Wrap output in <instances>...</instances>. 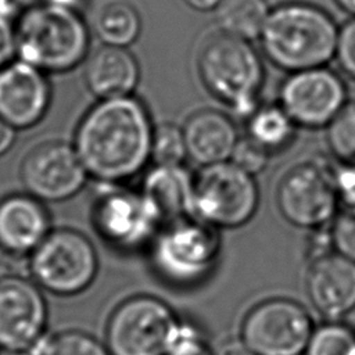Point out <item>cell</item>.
I'll list each match as a JSON object with an SVG mask.
<instances>
[{"label": "cell", "mask_w": 355, "mask_h": 355, "mask_svg": "<svg viewBox=\"0 0 355 355\" xmlns=\"http://www.w3.org/2000/svg\"><path fill=\"white\" fill-rule=\"evenodd\" d=\"M153 132L150 114L137 97L107 98L82 116L72 144L89 178L118 184L137 175L151 158Z\"/></svg>", "instance_id": "6da1fadb"}, {"label": "cell", "mask_w": 355, "mask_h": 355, "mask_svg": "<svg viewBox=\"0 0 355 355\" xmlns=\"http://www.w3.org/2000/svg\"><path fill=\"white\" fill-rule=\"evenodd\" d=\"M15 39L17 58L46 73L68 72L90 53V31L80 11L49 0L19 11Z\"/></svg>", "instance_id": "7a4b0ae2"}, {"label": "cell", "mask_w": 355, "mask_h": 355, "mask_svg": "<svg viewBox=\"0 0 355 355\" xmlns=\"http://www.w3.org/2000/svg\"><path fill=\"white\" fill-rule=\"evenodd\" d=\"M338 31L323 8L306 1H287L270 10L259 43L273 65L295 72L324 67L336 55Z\"/></svg>", "instance_id": "3957f363"}, {"label": "cell", "mask_w": 355, "mask_h": 355, "mask_svg": "<svg viewBox=\"0 0 355 355\" xmlns=\"http://www.w3.org/2000/svg\"><path fill=\"white\" fill-rule=\"evenodd\" d=\"M198 72L205 89L239 116L258 108L265 69L248 40L219 31L200 50Z\"/></svg>", "instance_id": "277c9868"}, {"label": "cell", "mask_w": 355, "mask_h": 355, "mask_svg": "<svg viewBox=\"0 0 355 355\" xmlns=\"http://www.w3.org/2000/svg\"><path fill=\"white\" fill-rule=\"evenodd\" d=\"M148 247L150 265L159 279L191 286L214 270L222 241L219 229L190 216L164 225Z\"/></svg>", "instance_id": "5b68a950"}, {"label": "cell", "mask_w": 355, "mask_h": 355, "mask_svg": "<svg viewBox=\"0 0 355 355\" xmlns=\"http://www.w3.org/2000/svg\"><path fill=\"white\" fill-rule=\"evenodd\" d=\"M180 323L162 300L150 294L132 295L111 311L104 343L111 355H166Z\"/></svg>", "instance_id": "8992f818"}, {"label": "cell", "mask_w": 355, "mask_h": 355, "mask_svg": "<svg viewBox=\"0 0 355 355\" xmlns=\"http://www.w3.org/2000/svg\"><path fill=\"white\" fill-rule=\"evenodd\" d=\"M31 279L44 291L73 297L86 291L98 273L93 243L69 227L51 230L29 255Z\"/></svg>", "instance_id": "52a82bcc"}, {"label": "cell", "mask_w": 355, "mask_h": 355, "mask_svg": "<svg viewBox=\"0 0 355 355\" xmlns=\"http://www.w3.org/2000/svg\"><path fill=\"white\" fill-rule=\"evenodd\" d=\"M258 204L259 190L254 176L232 161L201 166L194 175L193 216L216 229L245 225Z\"/></svg>", "instance_id": "ba28073f"}, {"label": "cell", "mask_w": 355, "mask_h": 355, "mask_svg": "<svg viewBox=\"0 0 355 355\" xmlns=\"http://www.w3.org/2000/svg\"><path fill=\"white\" fill-rule=\"evenodd\" d=\"M276 202L282 216L293 226L309 230L326 227L337 216L340 205L336 172L316 159L295 164L282 176Z\"/></svg>", "instance_id": "9c48e42d"}, {"label": "cell", "mask_w": 355, "mask_h": 355, "mask_svg": "<svg viewBox=\"0 0 355 355\" xmlns=\"http://www.w3.org/2000/svg\"><path fill=\"white\" fill-rule=\"evenodd\" d=\"M92 207V225L103 241L115 250L135 251L150 245L162 226L143 193L104 184Z\"/></svg>", "instance_id": "30bf717a"}, {"label": "cell", "mask_w": 355, "mask_h": 355, "mask_svg": "<svg viewBox=\"0 0 355 355\" xmlns=\"http://www.w3.org/2000/svg\"><path fill=\"white\" fill-rule=\"evenodd\" d=\"M308 311L287 298L255 305L241 324V341L255 355H302L313 333Z\"/></svg>", "instance_id": "8fae6325"}, {"label": "cell", "mask_w": 355, "mask_h": 355, "mask_svg": "<svg viewBox=\"0 0 355 355\" xmlns=\"http://www.w3.org/2000/svg\"><path fill=\"white\" fill-rule=\"evenodd\" d=\"M89 175L73 144L51 139L33 146L19 164L25 191L43 202H60L78 194Z\"/></svg>", "instance_id": "7c38bea8"}, {"label": "cell", "mask_w": 355, "mask_h": 355, "mask_svg": "<svg viewBox=\"0 0 355 355\" xmlns=\"http://www.w3.org/2000/svg\"><path fill=\"white\" fill-rule=\"evenodd\" d=\"M47 324L43 290L19 275L0 276V352L33 351L46 338Z\"/></svg>", "instance_id": "4fadbf2b"}, {"label": "cell", "mask_w": 355, "mask_h": 355, "mask_svg": "<svg viewBox=\"0 0 355 355\" xmlns=\"http://www.w3.org/2000/svg\"><path fill=\"white\" fill-rule=\"evenodd\" d=\"M343 79L324 67L290 72L279 89V104L297 126L326 128L347 101Z\"/></svg>", "instance_id": "5bb4252c"}, {"label": "cell", "mask_w": 355, "mask_h": 355, "mask_svg": "<svg viewBox=\"0 0 355 355\" xmlns=\"http://www.w3.org/2000/svg\"><path fill=\"white\" fill-rule=\"evenodd\" d=\"M51 103L47 73L18 58L0 69V118L15 130L37 125Z\"/></svg>", "instance_id": "9a60e30c"}, {"label": "cell", "mask_w": 355, "mask_h": 355, "mask_svg": "<svg viewBox=\"0 0 355 355\" xmlns=\"http://www.w3.org/2000/svg\"><path fill=\"white\" fill-rule=\"evenodd\" d=\"M306 293L313 308L330 320L355 309V262L337 251L311 261Z\"/></svg>", "instance_id": "2e32d148"}, {"label": "cell", "mask_w": 355, "mask_h": 355, "mask_svg": "<svg viewBox=\"0 0 355 355\" xmlns=\"http://www.w3.org/2000/svg\"><path fill=\"white\" fill-rule=\"evenodd\" d=\"M51 232L43 201L22 193L0 201V250L12 257L31 255Z\"/></svg>", "instance_id": "e0dca14e"}, {"label": "cell", "mask_w": 355, "mask_h": 355, "mask_svg": "<svg viewBox=\"0 0 355 355\" xmlns=\"http://www.w3.org/2000/svg\"><path fill=\"white\" fill-rule=\"evenodd\" d=\"M83 79L89 92L98 100L132 96L140 68L128 47L103 44L85 60Z\"/></svg>", "instance_id": "ac0fdd59"}, {"label": "cell", "mask_w": 355, "mask_h": 355, "mask_svg": "<svg viewBox=\"0 0 355 355\" xmlns=\"http://www.w3.org/2000/svg\"><path fill=\"white\" fill-rule=\"evenodd\" d=\"M182 130L187 157L201 166L230 161L240 139L233 121L216 110L191 114Z\"/></svg>", "instance_id": "d6986e66"}, {"label": "cell", "mask_w": 355, "mask_h": 355, "mask_svg": "<svg viewBox=\"0 0 355 355\" xmlns=\"http://www.w3.org/2000/svg\"><path fill=\"white\" fill-rule=\"evenodd\" d=\"M194 175L183 165H154L147 171L140 191L162 225L193 216Z\"/></svg>", "instance_id": "ffe728a7"}, {"label": "cell", "mask_w": 355, "mask_h": 355, "mask_svg": "<svg viewBox=\"0 0 355 355\" xmlns=\"http://www.w3.org/2000/svg\"><path fill=\"white\" fill-rule=\"evenodd\" d=\"M92 25L103 44L128 47L140 36L141 17L132 3L110 0L97 8Z\"/></svg>", "instance_id": "44dd1931"}, {"label": "cell", "mask_w": 355, "mask_h": 355, "mask_svg": "<svg viewBox=\"0 0 355 355\" xmlns=\"http://www.w3.org/2000/svg\"><path fill=\"white\" fill-rule=\"evenodd\" d=\"M270 10L268 0H222L215 12L219 31L250 42L259 39Z\"/></svg>", "instance_id": "7402d4cb"}, {"label": "cell", "mask_w": 355, "mask_h": 355, "mask_svg": "<svg viewBox=\"0 0 355 355\" xmlns=\"http://www.w3.org/2000/svg\"><path fill=\"white\" fill-rule=\"evenodd\" d=\"M295 128L297 125L280 104L258 105L248 116L247 136L272 154L291 143Z\"/></svg>", "instance_id": "603a6c76"}, {"label": "cell", "mask_w": 355, "mask_h": 355, "mask_svg": "<svg viewBox=\"0 0 355 355\" xmlns=\"http://www.w3.org/2000/svg\"><path fill=\"white\" fill-rule=\"evenodd\" d=\"M33 351L39 355H111L105 343L79 329L57 331Z\"/></svg>", "instance_id": "cb8c5ba5"}, {"label": "cell", "mask_w": 355, "mask_h": 355, "mask_svg": "<svg viewBox=\"0 0 355 355\" xmlns=\"http://www.w3.org/2000/svg\"><path fill=\"white\" fill-rule=\"evenodd\" d=\"M330 153L343 165H355V101L347 103L326 126Z\"/></svg>", "instance_id": "d4e9b609"}, {"label": "cell", "mask_w": 355, "mask_h": 355, "mask_svg": "<svg viewBox=\"0 0 355 355\" xmlns=\"http://www.w3.org/2000/svg\"><path fill=\"white\" fill-rule=\"evenodd\" d=\"M305 355H355V330L338 322H329L309 338Z\"/></svg>", "instance_id": "484cf974"}, {"label": "cell", "mask_w": 355, "mask_h": 355, "mask_svg": "<svg viewBox=\"0 0 355 355\" xmlns=\"http://www.w3.org/2000/svg\"><path fill=\"white\" fill-rule=\"evenodd\" d=\"M187 157L182 128L164 122L154 126L151 140V159L155 165H182Z\"/></svg>", "instance_id": "4316f807"}, {"label": "cell", "mask_w": 355, "mask_h": 355, "mask_svg": "<svg viewBox=\"0 0 355 355\" xmlns=\"http://www.w3.org/2000/svg\"><path fill=\"white\" fill-rule=\"evenodd\" d=\"M269 157V151H266L263 147H261L258 143H255L252 139L247 136L239 139L230 157V161L254 176L257 173H261L266 168Z\"/></svg>", "instance_id": "83f0119b"}, {"label": "cell", "mask_w": 355, "mask_h": 355, "mask_svg": "<svg viewBox=\"0 0 355 355\" xmlns=\"http://www.w3.org/2000/svg\"><path fill=\"white\" fill-rule=\"evenodd\" d=\"M330 230L334 251L355 262V212L345 209L338 214Z\"/></svg>", "instance_id": "f1b7e54d"}, {"label": "cell", "mask_w": 355, "mask_h": 355, "mask_svg": "<svg viewBox=\"0 0 355 355\" xmlns=\"http://www.w3.org/2000/svg\"><path fill=\"white\" fill-rule=\"evenodd\" d=\"M166 355H215V352L208 348L197 329L182 322Z\"/></svg>", "instance_id": "f546056e"}, {"label": "cell", "mask_w": 355, "mask_h": 355, "mask_svg": "<svg viewBox=\"0 0 355 355\" xmlns=\"http://www.w3.org/2000/svg\"><path fill=\"white\" fill-rule=\"evenodd\" d=\"M334 58L340 68L355 80V17L348 19L338 31Z\"/></svg>", "instance_id": "4dcf8cb0"}, {"label": "cell", "mask_w": 355, "mask_h": 355, "mask_svg": "<svg viewBox=\"0 0 355 355\" xmlns=\"http://www.w3.org/2000/svg\"><path fill=\"white\" fill-rule=\"evenodd\" d=\"M17 58L15 19L0 14V69Z\"/></svg>", "instance_id": "1f68e13d"}, {"label": "cell", "mask_w": 355, "mask_h": 355, "mask_svg": "<svg viewBox=\"0 0 355 355\" xmlns=\"http://www.w3.org/2000/svg\"><path fill=\"white\" fill-rule=\"evenodd\" d=\"M336 184L340 204L355 212V165H341L336 172Z\"/></svg>", "instance_id": "d6a6232c"}, {"label": "cell", "mask_w": 355, "mask_h": 355, "mask_svg": "<svg viewBox=\"0 0 355 355\" xmlns=\"http://www.w3.org/2000/svg\"><path fill=\"white\" fill-rule=\"evenodd\" d=\"M215 355H255L241 340H229L223 343Z\"/></svg>", "instance_id": "836d02e7"}, {"label": "cell", "mask_w": 355, "mask_h": 355, "mask_svg": "<svg viewBox=\"0 0 355 355\" xmlns=\"http://www.w3.org/2000/svg\"><path fill=\"white\" fill-rule=\"evenodd\" d=\"M15 129L0 118V155L6 154L15 141Z\"/></svg>", "instance_id": "e575fe53"}, {"label": "cell", "mask_w": 355, "mask_h": 355, "mask_svg": "<svg viewBox=\"0 0 355 355\" xmlns=\"http://www.w3.org/2000/svg\"><path fill=\"white\" fill-rule=\"evenodd\" d=\"M190 8L196 10V11H202V12H208V11H215L218 8V6L222 3V0H183Z\"/></svg>", "instance_id": "d590c367"}, {"label": "cell", "mask_w": 355, "mask_h": 355, "mask_svg": "<svg viewBox=\"0 0 355 355\" xmlns=\"http://www.w3.org/2000/svg\"><path fill=\"white\" fill-rule=\"evenodd\" d=\"M0 14L17 18L19 11L17 10V0H0Z\"/></svg>", "instance_id": "8d00e7d4"}, {"label": "cell", "mask_w": 355, "mask_h": 355, "mask_svg": "<svg viewBox=\"0 0 355 355\" xmlns=\"http://www.w3.org/2000/svg\"><path fill=\"white\" fill-rule=\"evenodd\" d=\"M49 1L55 3L58 6H64V7L72 8V10H76V11H80L85 0H49Z\"/></svg>", "instance_id": "74e56055"}, {"label": "cell", "mask_w": 355, "mask_h": 355, "mask_svg": "<svg viewBox=\"0 0 355 355\" xmlns=\"http://www.w3.org/2000/svg\"><path fill=\"white\" fill-rule=\"evenodd\" d=\"M336 4L351 17H355V0H334Z\"/></svg>", "instance_id": "f35d334b"}, {"label": "cell", "mask_w": 355, "mask_h": 355, "mask_svg": "<svg viewBox=\"0 0 355 355\" xmlns=\"http://www.w3.org/2000/svg\"><path fill=\"white\" fill-rule=\"evenodd\" d=\"M0 355H39L36 351H22V352H0Z\"/></svg>", "instance_id": "ab89813d"}]
</instances>
